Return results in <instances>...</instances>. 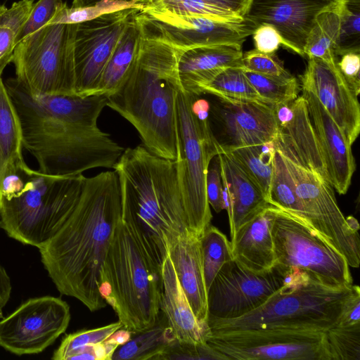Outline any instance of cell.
<instances>
[{
    "instance_id": "6da1fadb",
    "label": "cell",
    "mask_w": 360,
    "mask_h": 360,
    "mask_svg": "<svg viewBox=\"0 0 360 360\" xmlns=\"http://www.w3.org/2000/svg\"><path fill=\"white\" fill-rule=\"evenodd\" d=\"M18 114L23 148L38 170L52 176H74L92 168H113L124 148L97 125L107 106L105 94L29 95L15 78L5 82Z\"/></svg>"
},
{
    "instance_id": "7a4b0ae2",
    "label": "cell",
    "mask_w": 360,
    "mask_h": 360,
    "mask_svg": "<svg viewBox=\"0 0 360 360\" xmlns=\"http://www.w3.org/2000/svg\"><path fill=\"white\" fill-rule=\"evenodd\" d=\"M122 216L119 179L113 171L86 177L75 209L58 231L39 248L41 261L59 292L91 311L106 306L100 272Z\"/></svg>"
},
{
    "instance_id": "3957f363",
    "label": "cell",
    "mask_w": 360,
    "mask_h": 360,
    "mask_svg": "<svg viewBox=\"0 0 360 360\" xmlns=\"http://www.w3.org/2000/svg\"><path fill=\"white\" fill-rule=\"evenodd\" d=\"M182 50L142 39L138 56L107 106L139 132L144 146L160 157L177 159L176 98L181 89L178 62Z\"/></svg>"
},
{
    "instance_id": "277c9868",
    "label": "cell",
    "mask_w": 360,
    "mask_h": 360,
    "mask_svg": "<svg viewBox=\"0 0 360 360\" xmlns=\"http://www.w3.org/2000/svg\"><path fill=\"white\" fill-rule=\"evenodd\" d=\"M163 260L133 212L122 205L101 269L99 291L123 327L133 333L150 328L158 319Z\"/></svg>"
},
{
    "instance_id": "5b68a950",
    "label": "cell",
    "mask_w": 360,
    "mask_h": 360,
    "mask_svg": "<svg viewBox=\"0 0 360 360\" xmlns=\"http://www.w3.org/2000/svg\"><path fill=\"white\" fill-rule=\"evenodd\" d=\"M112 169L118 176L122 205L133 212L165 259L167 245L189 231L176 160L139 145L124 149Z\"/></svg>"
},
{
    "instance_id": "8992f818",
    "label": "cell",
    "mask_w": 360,
    "mask_h": 360,
    "mask_svg": "<svg viewBox=\"0 0 360 360\" xmlns=\"http://www.w3.org/2000/svg\"><path fill=\"white\" fill-rule=\"evenodd\" d=\"M86 176H52L23 162L5 178L0 191V228L38 249L60 229L80 198Z\"/></svg>"
},
{
    "instance_id": "52a82bcc",
    "label": "cell",
    "mask_w": 360,
    "mask_h": 360,
    "mask_svg": "<svg viewBox=\"0 0 360 360\" xmlns=\"http://www.w3.org/2000/svg\"><path fill=\"white\" fill-rule=\"evenodd\" d=\"M291 270L283 286L257 309L236 319H207L210 333L271 328L326 331L335 326L359 285H325Z\"/></svg>"
},
{
    "instance_id": "ba28073f",
    "label": "cell",
    "mask_w": 360,
    "mask_h": 360,
    "mask_svg": "<svg viewBox=\"0 0 360 360\" xmlns=\"http://www.w3.org/2000/svg\"><path fill=\"white\" fill-rule=\"evenodd\" d=\"M196 96L182 89L177 95L176 160L188 230L200 236L212 219L207 198L206 176L210 161L219 154V149L208 117L198 114L193 108Z\"/></svg>"
},
{
    "instance_id": "9c48e42d",
    "label": "cell",
    "mask_w": 360,
    "mask_h": 360,
    "mask_svg": "<svg viewBox=\"0 0 360 360\" xmlns=\"http://www.w3.org/2000/svg\"><path fill=\"white\" fill-rule=\"evenodd\" d=\"M77 24H49L21 39L12 63L31 96H77L74 43Z\"/></svg>"
},
{
    "instance_id": "30bf717a",
    "label": "cell",
    "mask_w": 360,
    "mask_h": 360,
    "mask_svg": "<svg viewBox=\"0 0 360 360\" xmlns=\"http://www.w3.org/2000/svg\"><path fill=\"white\" fill-rule=\"evenodd\" d=\"M271 235L276 264L325 285L353 284L345 258L304 220L278 208Z\"/></svg>"
},
{
    "instance_id": "8fae6325",
    "label": "cell",
    "mask_w": 360,
    "mask_h": 360,
    "mask_svg": "<svg viewBox=\"0 0 360 360\" xmlns=\"http://www.w3.org/2000/svg\"><path fill=\"white\" fill-rule=\"evenodd\" d=\"M323 330L271 328L210 333L222 360H330Z\"/></svg>"
},
{
    "instance_id": "7c38bea8",
    "label": "cell",
    "mask_w": 360,
    "mask_h": 360,
    "mask_svg": "<svg viewBox=\"0 0 360 360\" xmlns=\"http://www.w3.org/2000/svg\"><path fill=\"white\" fill-rule=\"evenodd\" d=\"M283 157L307 223L345 258L350 267L358 268L360 238L357 220L352 216L344 217L328 181L316 172Z\"/></svg>"
},
{
    "instance_id": "4fadbf2b",
    "label": "cell",
    "mask_w": 360,
    "mask_h": 360,
    "mask_svg": "<svg viewBox=\"0 0 360 360\" xmlns=\"http://www.w3.org/2000/svg\"><path fill=\"white\" fill-rule=\"evenodd\" d=\"M143 38L167 43L184 51L219 44H242L257 25L243 18L227 21L197 15H179L146 7L136 16Z\"/></svg>"
},
{
    "instance_id": "5bb4252c",
    "label": "cell",
    "mask_w": 360,
    "mask_h": 360,
    "mask_svg": "<svg viewBox=\"0 0 360 360\" xmlns=\"http://www.w3.org/2000/svg\"><path fill=\"white\" fill-rule=\"evenodd\" d=\"M290 273L276 264L256 273L233 259L225 263L207 291V319H236L250 312L281 288Z\"/></svg>"
},
{
    "instance_id": "9a60e30c",
    "label": "cell",
    "mask_w": 360,
    "mask_h": 360,
    "mask_svg": "<svg viewBox=\"0 0 360 360\" xmlns=\"http://www.w3.org/2000/svg\"><path fill=\"white\" fill-rule=\"evenodd\" d=\"M70 318L59 297L30 298L0 321V347L18 356L39 354L65 332Z\"/></svg>"
},
{
    "instance_id": "2e32d148",
    "label": "cell",
    "mask_w": 360,
    "mask_h": 360,
    "mask_svg": "<svg viewBox=\"0 0 360 360\" xmlns=\"http://www.w3.org/2000/svg\"><path fill=\"white\" fill-rule=\"evenodd\" d=\"M141 9L127 8L77 24L74 43L77 96L96 94L102 73L121 35Z\"/></svg>"
},
{
    "instance_id": "e0dca14e",
    "label": "cell",
    "mask_w": 360,
    "mask_h": 360,
    "mask_svg": "<svg viewBox=\"0 0 360 360\" xmlns=\"http://www.w3.org/2000/svg\"><path fill=\"white\" fill-rule=\"evenodd\" d=\"M209 103L208 122L221 150L273 143L278 134L274 105L217 97Z\"/></svg>"
},
{
    "instance_id": "ac0fdd59",
    "label": "cell",
    "mask_w": 360,
    "mask_h": 360,
    "mask_svg": "<svg viewBox=\"0 0 360 360\" xmlns=\"http://www.w3.org/2000/svg\"><path fill=\"white\" fill-rule=\"evenodd\" d=\"M300 81L302 89L316 96L352 146L360 132L359 96L340 72L337 63L309 58Z\"/></svg>"
},
{
    "instance_id": "d6986e66",
    "label": "cell",
    "mask_w": 360,
    "mask_h": 360,
    "mask_svg": "<svg viewBox=\"0 0 360 360\" xmlns=\"http://www.w3.org/2000/svg\"><path fill=\"white\" fill-rule=\"evenodd\" d=\"M338 0H250L243 17L257 26L269 24L287 45L301 56L317 17L333 7Z\"/></svg>"
},
{
    "instance_id": "ffe728a7",
    "label": "cell",
    "mask_w": 360,
    "mask_h": 360,
    "mask_svg": "<svg viewBox=\"0 0 360 360\" xmlns=\"http://www.w3.org/2000/svg\"><path fill=\"white\" fill-rule=\"evenodd\" d=\"M274 110L278 126L275 148L330 183L304 97L298 96L290 103L276 105Z\"/></svg>"
},
{
    "instance_id": "44dd1931",
    "label": "cell",
    "mask_w": 360,
    "mask_h": 360,
    "mask_svg": "<svg viewBox=\"0 0 360 360\" xmlns=\"http://www.w3.org/2000/svg\"><path fill=\"white\" fill-rule=\"evenodd\" d=\"M309 115L324 160L329 181L339 194H345L351 184L356 165L351 145L316 96L302 89Z\"/></svg>"
},
{
    "instance_id": "7402d4cb",
    "label": "cell",
    "mask_w": 360,
    "mask_h": 360,
    "mask_svg": "<svg viewBox=\"0 0 360 360\" xmlns=\"http://www.w3.org/2000/svg\"><path fill=\"white\" fill-rule=\"evenodd\" d=\"M224 187L225 210L230 236L250 220L269 203L266 195L244 168L229 153L217 155Z\"/></svg>"
},
{
    "instance_id": "603a6c76",
    "label": "cell",
    "mask_w": 360,
    "mask_h": 360,
    "mask_svg": "<svg viewBox=\"0 0 360 360\" xmlns=\"http://www.w3.org/2000/svg\"><path fill=\"white\" fill-rule=\"evenodd\" d=\"M179 281L197 319L207 324V290L205 285L200 236L191 231L179 236L167 245Z\"/></svg>"
},
{
    "instance_id": "cb8c5ba5",
    "label": "cell",
    "mask_w": 360,
    "mask_h": 360,
    "mask_svg": "<svg viewBox=\"0 0 360 360\" xmlns=\"http://www.w3.org/2000/svg\"><path fill=\"white\" fill-rule=\"evenodd\" d=\"M277 209L269 205L243 224L231 237L233 259L245 269L262 273L274 266L271 229Z\"/></svg>"
},
{
    "instance_id": "d4e9b609",
    "label": "cell",
    "mask_w": 360,
    "mask_h": 360,
    "mask_svg": "<svg viewBox=\"0 0 360 360\" xmlns=\"http://www.w3.org/2000/svg\"><path fill=\"white\" fill-rule=\"evenodd\" d=\"M242 44L198 46L182 51L178 74L183 91L200 96L202 88L218 72L229 67L242 68Z\"/></svg>"
},
{
    "instance_id": "484cf974",
    "label": "cell",
    "mask_w": 360,
    "mask_h": 360,
    "mask_svg": "<svg viewBox=\"0 0 360 360\" xmlns=\"http://www.w3.org/2000/svg\"><path fill=\"white\" fill-rule=\"evenodd\" d=\"M162 272L163 290L160 310L176 341L182 345L206 344L210 334L208 324L201 323L195 316L168 255L162 262Z\"/></svg>"
},
{
    "instance_id": "4316f807",
    "label": "cell",
    "mask_w": 360,
    "mask_h": 360,
    "mask_svg": "<svg viewBox=\"0 0 360 360\" xmlns=\"http://www.w3.org/2000/svg\"><path fill=\"white\" fill-rule=\"evenodd\" d=\"M20 118L0 77V191L5 178L25 162Z\"/></svg>"
},
{
    "instance_id": "83f0119b",
    "label": "cell",
    "mask_w": 360,
    "mask_h": 360,
    "mask_svg": "<svg viewBox=\"0 0 360 360\" xmlns=\"http://www.w3.org/2000/svg\"><path fill=\"white\" fill-rule=\"evenodd\" d=\"M136 16L128 23L121 35L104 68L96 94L108 96L115 93L134 66L142 39L141 27Z\"/></svg>"
},
{
    "instance_id": "f1b7e54d",
    "label": "cell",
    "mask_w": 360,
    "mask_h": 360,
    "mask_svg": "<svg viewBox=\"0 0 360 360\" xmlns=\"http://www.w3.org/2000/svg\"><path fill=\"white\" fill-rule=\"evenodd\" d=\"M165 316L160 310L155 323L137 333L118 347L111 360H160L161 356L174 341Z\"/></svg>"
},
{
    "instance_id": "f546056e",
    "label": "cell",
    "mask_w": 360,
    "mask_h": 360,
    "mask_svg": "<svg viewBox=\"0 0 360 360\" xmlns=\"http://www.w3.org/2000/svg\"><path fill=\"white\" fill-rule=\"evenodd\" d=\"M341 0L330 9L321 13L316 18L307 39L304 53L309 58H317L329 63H335V54L338 38Z\"/></svg>"
},
{
    "instance_id": "4dcf8cb0",
    "label": "cell",
    "mask_w": 360,
    "mask_h": 360,
    "mask_svg": "<svg viewBox=\"0 0 360 360\" xmlns=\"http://www.w3.org/2000/svg\"><path fill=\"white\" fill-rule=\"evenodd\" d=\"M34 4V0H20L10 8L0 6V77L12 62L14 49Z\"/></svg>"
},
{
    "instance_id": "1f68e13d",
    "label": "cell",
    "mask_w": 360,
    "mask_h": 360,
    "mask_svg": "<svg viewBox=\"0 0 360 360\" xmlns=\"http://www.w3.org/2000/svg\"><path fill=\"white\" fill-rule=\"evenodd\" d=\"M267 200L269 203L307 223L305 212L296 194L295 184L284 157L276 148Z\"/></svg>"
},
{
    "instance_id": "d6a6232c",
    "label": "cell",
    "mask_w": 360,
    "mask_h": 360,
    "mask_svg": "<svg viewBox=\"0 0 360 360\" xmlns=\"http://www.w3.org/2000/svg\"><path fill=\"white\" fill-rule=\"evenodd\" d=\"M229 153L258 185L267 199L271 182L275 147L273 143L221 150Z\"/></svg>"
},
{
    "instance_id": "836d02e7",
    "label": "cell",
    "mask_w": 360,
    "mask_h": 360,
    "mask_svg": "<svg viewBox=\"0 0 360 360\" xmlns=\"http://www.w3.org/2000/svg\"><path fill=\"white\" fill-rule=\"evenodd\" d=\"M202 91V94L217 97L255 101L269 104L252 86L243 69L239 67L224 68L203 86Z\"/></svg>"
},
{
    "instance_id": "e575fe53",
    "label": "cell",
    "mask_w": 360,
    "mask_h": 360,
    "mask_svg": "<svg viewBox=\"0 0 360 360\" xmlns=\"http://www.w3.org/2000/svg\"><path fill=\"white\" fill-rule=\"evenodd\" d=\"M207 290L222 266L233 259L231 241L217 227L209 225L200 236Z\"/></svg>"
},
{
    "instance_id": "d590c367",
    "label": "cell",
    "mask_w": 360,
    "mask_h": 360,
    "mask_svg": "<svg viewBox=\"0 0 360 360\" xmlns=\"http://www.w3.org/2000/svg\"><path fill=\"white\" fill-rule=\"evenodd\" d=\"M243 70L257 92L270 105L288 103L298 96L300 85L292 75L275 77Z\"/></svg>"
},
{
    "instance_id": "8d00e7d4",
    "label": "cell",
    "mask_w": 360,
    "mask_h": 360,
    "mask_svg": "<svg viewBox=\"0 0 360 360\" xmlns=\"http://www.w3.org/2000/svg\"><path fill=\"white\" fill-rule=\"evenodd\" d=\"M122 327V324L118 321L99 328L68 334L53 352L51 359L73 360L80 352L91 346L103 342L112 333Z\"/></svg>"
},
{
    "instance_id": "74e56055",
    "label": "cell",
    "mask_w": 360,
    "mask_h": 360,
    "mask_svg": "<svg viewBox=\"0 0 360 360\" xmlns=\"http://www.w3.org/2000/svg\"><path fill=\"white\" fill-rule=\"evenodd\" d=\"M147 6L179 15L203 16L227 21H238L244 18L204 0H154Z\"/></svg>"
},
{
    "instance_id": "f35d334b",
    "label": "cell",
    "mask_w": 360,
    "mask_h": 360,
    "mask_svg": "<svg viewBox=\"0 0 360 360\" xmlns=\"http://www.w3.org/2000/svg\"><path fill=\"white\" fill-rule=\"evenodd\" d=\"M325 338L330 360L360 359V325H335L326 330Z\"/></svg>"
},
{
    "instance_id": "ab89813d",
    "label": "cell",
    "mask_w": 360,
    "mask_h": 360,
    "mask_svg": "<svg viewBox=\"0 0 360 360\" xmlns=\"http://www.w3.org/2000/svg\"><path fill=\"white\" fill-rule=\"evenodd\" d=\"M360 52V1L341 4L340 23L335 54Z\"/></svg>"
},
{
    "instance_id": "60d3db41",
    "label": "cell",
    "mask_w": 360,
    "mask_h": 360,
    "mask_svg": "<svg viewBox=\"0 0 360 360\" xmlns=\"http://www.w3.org/2000/svg\"><path fill=\"white\" fill-rule=\"evenodd\" d=\"M130 7L139 6H128L112 1H101L87 7L69 8L67 6L61 9L48 25L57 23L78 24L97 18L102 14Z\"/></svg>"
},
{
    "instance_id": "b9f144b4",
    "label": "cell",
    "mask_w": 360,
    "mask_h": 360,
    "mask_svg": "<svg viewBox=\"0 0 360 360\" xmlns=\"http://www.w3.org/2000/svg\"><path fill=\"white\" fill-rule=\"evenodd\" d=\"M242 68L255 73L275 76L292 75L286 70L275 54H269L252 49L243 54Z\"/></svg>"
},
{
    "instance_id": "7bdbcfd3",
    "label": "cell",
    "mask_w": 360,
    "mask_h": 360,
    "mask_svg": "<svg viewBox=\"0 0 360 360\" xmlns=\"http://www.w3.org/2000/svg\"><path fill=\"white\" fill-rule=\"evenodd\" d=\"M65 6H67L66 3L63 0H39L33 6L30 15L20 33L18 42L25 37L48 25L54 16Z\"/></svg>"
},
{
    "instance_id": "ee69618b",
    "label": "cell",
    "mask_w": 360,
    "mask_h": 360,
    "mask_svg": "<svg viewBox=\"0 0 360 360\" xmlns=\"http://www.w3.org/2000/svg\"><path fill=\"white\" fill-rule=\"evenodd\" d=\"M206 193L208 203L216 212L219 213L225 210L224 187L217 155L212 159L208 167L206 176Z\"/></svg>"
},
{
    "instance_id": "f6af8a7d",
    "label": "cell",
    "mask_w": 360,
    "mask_h": 360,
    "mask_svg": "<svg viewBox=\"0 0 360 360\" xmlns=\"http://www.w3.org/2000/svg\"><path fill=\"white\" fill-rule=\"evenodd\" d=\"M160 359L222 360L207 343L200 345H182L176 340L169 346L161 356Z\"/></svg>"
},
{
    "instance_id": "bcb514c9",
    "label": "cell",
    "mask_w": 360,
    "mask_h": 360,
    "mask_svg": "<svg viewBox=\"0 0 360 360\" xmlns=\"http://www.w3.org/2000/svg\"><path fill=\"white\" fill-rule=\"evenodd\" d=\"M252 35L255 49L260 52L275 54L280 46L287 48L278 31L271 25H259Z\"/></svg>"
},
{
    "instance_id": "7dc6e473",
    "label": "cell",
    "mask_w": 360,
    "mask_h": 360,
    "mask_svg": "<svg viewBox=\"0 0 360 360\" xmlns=\"http://www.w3.org/2000/svg\"><path fill=\"white\" fill-rule=\"evenodd\" d=\"M337 62L338 67L352 88L359 96L360 92V52H348L342 54Z\"/></svg>"
},
{
    "instance_id": "c3c4849f",
    "label": "cell",
    "mask_w": 360,
    "mask_h": 360,
    "mask_svg": "<svg viewBox=\"0 0 360 360\" xmlns=\"http://www.w3.org/2000/svg\"><path fill=\"white\" fill-rule=\"evenodd\" d=\"M205 1L219 8L231 11L238 15L243 16L248 4V0H204Z\"/></svg>"
},
{
    "instance_id": "681fc988",
    "label": "cell",
    "mask_w": 360,
    "mask_h": 360,
    "mask_svg": "<svg viewBox=\"0 0 360 360\" xmlns=\"http://www.w3.org/2000/svg\"><path fill=\"white\" fill-rule=\"evenodd\" d=\"M153 1L154 0H72L71 7H87L94 6L101 1H112L128 6H139L143 9Z\"/></svg>"
},
{
    "instance_id": "f907efd6",
    "label": "cell",
    "mask_w": 360,
    "mask_h": 360,
    "mask_svg": "<svg viewBox=\"0 0 360 360\" xmlns=\"http://www.w3.org/2000/svg\"><path fill=\"white\" fill-rule=\"evenodd\" d=\"M11 278L6 269L0 264V310L8 303L11 294Z\"/></svg>"
},
{
    "instance_id": "816d5d0a",
    "label": "cell",
    "mask_w": 360,
    "mask_h": 360,
    "mask_svg": "<svg viewBox=\"0 0 360 360\" xmlns=\"http://www.w3.org/2000/svg\"><path fill=\"white\" fill-rule=\"evenodd\" d=\"M343 1H360V0H341Z\"/></svg>"
},
{
    "instance_id": "f5cc1de1",
    "label": "cell",
    "mask_w": 360,
    "mask_h": 360,
    "mask_svg": "<svg viewBox=\"0 0 360 360\" xmlns=\"http://www.w3.org/2000/svg\"><path fill=\"white\" fill-rule=\"evenodd\" d=\"M248 2H249L250 0H248Z\"/></svg>"
}]
</instances>
